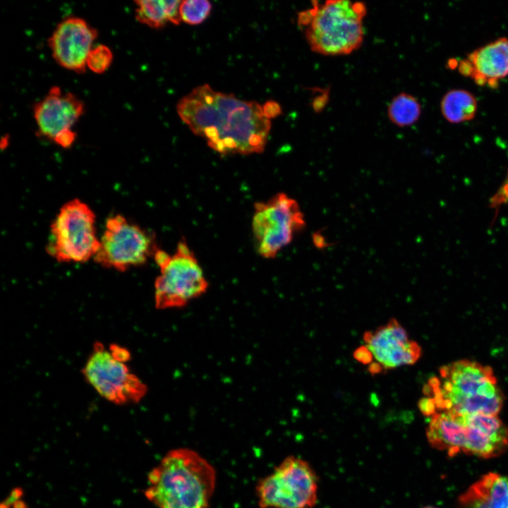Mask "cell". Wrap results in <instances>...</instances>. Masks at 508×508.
I'll list each match as a JSON object with an SVG mask.
<instances>
[{"label":"cell","mask_w":508,"mask_h":508,"mask_svg":"<svg viewBox=\"0 0 508 508\" xmlns=\"http://www.w3.org/2000/svg\"><path fill=\"white\" fill-rule=\"evenodd\" d=\"M181 120L213 150L223 155L264 151L271 122L262 106L214 91L207 85L194 88L176 104Z\"/></svg>","instance_id":"cell-1"},{"label":"cell","mask_w":508,"mask_h":508,"mask_svg":"<svg viewBox=\"0 0 508 508\" xmlns=\"http://www.w3.org/2000/svg\"><path fill=\"white\" fill-rule=\"evenodd\" d=\"M147 479L145 495L158 508H207L216 473L196 452L178 448L166 454Z\"/></svg>","instance_id":"cell-2"},{"label":"cell","mask_w":508,"mask_h":508,"mask_svg":"<svg viewBox=\"0 0 508 508\" xmlns=\"http://www.w3.org/2000/svg\"><path fill=\"white\" fill-rule=\"evenodd\" d=\"M440 375L424 389L432 394L437 413L497 416L501 411L504 397L490 366L464 359L442 367Z\"/></svg>","instance_id":"cell-3"},{"label":"cell","mask_w":508,"mask_h":508,"mask_svg":"<svg viewBox=\"0 0 508 508\" xmlns=\"http://www.w3.org/2000/svg\"><path fill=\"white\" fill-rule=\"evenodd\" d=\"M297 22L310 49L325 56L346 55L358 49L364 38L365 3L348 0L312 2Z\"/></svg>","instance_id":"cell-4"},{"label":"cell","mask_w":508,"mask_h":508,"mask_svg":"<svg viewBox=\"0 0 508 508\" xmlns=\"http://www.w3.org/2000/svg\"><path fill=\"white\" fill-rule=\"evenodd\" d=\"M160 268L155 282V302L158 309L177 308L204 294L208 288L203 271L184 241L169 255L162 250L154 253Z\"/></svg>","instance_id":"cell-5"},{"label":"cell","mask_w":508,"mask_h":508,"mask_svg":"<svg viewBox=\"0 0 508 508\" xmlns=\"http://www.w3.org/2000/svg\"><path fill=\"white\" fill-rule=\"evenodd\" d=\"M255 490L260 508H313L318 501V478L306 460L288 456L259 480Z\"/></svg>","instance_id":"cell-6"},{"label":"cell","mask_w":508,"mask_h":508,"mask_svg":"<svg viewBox=\"0 0 508 508\" xmlns=\"http://www.w3.org/2000/svg\"><path fill=\"white\" fill-rule=\"evenodd\" d=\"M95 215L78 199L65 203L51 225L47 252L60 262H85L100 246L95 230Z\"/></svg>","instance_id":"cell-7"},{"label":"cell","mask_w":508,"mask_h":508,"mask_svg":"<svg viewBox=\"0 0 508 508\" xmlns=\"http://www.w3.org/2000/svg\"><path fill=\"white\" fill-rule=\"evenodd\" d=\"M254 208L253 233L258 252L265 258H274L306 225L298 202L283 193Z\"/></svg>","instance_id":"cell-8"},{"label":"cell","mask_w":508,"mask_h":508,"mask_svg":"<svg viewBox=\"0 0 508 508\" xmlns=\"http://www.w3.org/2000/svg\"><path fill=\"white\" fill-rule=\"evenodd\" d=\"M82 373L102 397L115 404L137 403L147 394L146 385L126 362L117 359L99 342L94 344Z\"/></svg>","instance_id":"cell-9"},{"label":"cell","mask_w":508,"mask_h":508,"mask_svg":"<svg viewBox=\"0 0 508 508\" xmlns=\"http://www.w3.org/2000/svg\"><path fill=\"white\" fill-rule=\"evenodd\" d=\"M95 261L106 268L126 271L143 265L155 253L152 236L121 214L107 219Z\"/></svg>","instance_id":"cell-10"},{"label":"cell","mask_w":508,"mask_h":508,"mask_svg":"<svg viewBox=\"0 0 508 508\" xmlns=\"http://www.w3.org/2000/svg\"><path fill=\"white\" fill-rule=\"evenodd\" d=\"M84 111V103L76 95L64 92L59 86H53L46 96L34 105L37 133L61 147L68 148L77 136L73 127Z\"/></svg>","instance_id":"cell-11"},{"label":"cell","mask_w":508,"mask_h":508,"mask_svg":"<svg viewBox=\"0 0 508 508\" xmlns=\"http://www.w3.org/2000/svg\"><path fill=\"white\" fill-rule=\"evenodd\" d=\"M97 35V30L85 19L67 17L56 26L48 39V46L60 66L83 73L87 68V59Z\"/></svg>","instance_id":"cell-12"},{"label":"cell","mask_w":508,"mask_h":508,"mask_svg":"<svg viewBox=\"0 0 508 508\" xmlns=\"http://www.w3.org/2000/svg\"><path fill=\"white\" fill-rule=\"evenodd\" d=\"M459 415L461 425L456 438V454L488 458L507 448L508 428L497 416Z\"/></svg>","instance_id":"cell-13"},{"label":"cell","mask_w":508,"mask_h":508,"mask_svg":"<svg viewBox=\"0 0 508 508\" xmlns=\"http://www.w3.org/2000/svg\"><path fill=\"white\" fill-rule=\"evenodd\" d=\"M363 340L383 370L413 365L422 354L421 346L409 339L406 330L395 318L365 332Z\"/></svg>","instance_id":"cell-14"},{"label":"cell","mask_w":508,"mask_h":508,"mask_svg":"<svg viewBox=\"0 0 508 508\" xmlns=\"http://www.w3.org/2000/svg\"><path fill=\"white\" fill-rule=\"evenodd\" d=\"M455 66L477 85L496 88L508 75V39L501 37L476 49Z\"/></svg>","instance_id":"cell-15"},{"label":"cell","mask_w":508,"mask_h":508,"mask_svg":"<svg viewBox=\"0 0 508 508\" xmlns=\"http://www.w3.org/2000/svg\"><path fill=\"white\" fill-rule=\"evenodd\" d=\"M459 508H508V476H482L459 497Z\"/></svg>","instance_id":"cell-16"},{"label":"cell","mask_w":508,"mask_h":508,"mask_svg":"<svg viewBox=\"0 0 508 508\" xmlns=\"http://www.w3.org/2000/svg\"><path fill=\"white\" fill-rule=\"evenodd\" d=\"M440 108L447 121L459 123L473 119L477 111V101L468 91L452 90L442 97Z\"/></svg>","instance_id":"cell-17"},{"label":"cell","mask_w":508,"mask_h":508,"mask_svg":"<svg viewBox=\"0 0 508 508\" xmlns=\"http://www.w3.org/2000/svg\"><path fill=\"white\" fill-rule=\"evenodd\" d=\"M387 114L389 120L399 127L415 123L421 114V106L413 95L401 92L391 100Z\"/></svg>","instance_id":"cell-18"},{"label":"cell","mask_w":508,"mask_h":508,"mask_svg":"<svg viewBox=\"0 0 508 508\" xmlns=\"http://www.w3.org/2000/svg\"><path fill=\"white\" fill-rule=\"evenodd\" d=\"M134 3L135 18L140 23L158 29L169 22L167 0H138Z\"/></svg>","instance_id":"cell-19"},{"label":"cell","mask_w":508,"mask_h":508,"mask_svg":"<svg viewBox=\"0 0 508 508\" xmlns=\"http://www.w3.org/2000/svg\"><path fill=\"white\" fill-rule=\"evenodd\" d=\"M212 4L206 0L182 1L180 6L181 19L190 25L202 23L209 16Z\"/></svg>","instance_id":"cell-20"},{"label":"cell","mask_w":508,"mask_h":508,"mask_svg":"<svg viewBox=\"0 0 508 508\" xmlns=\"http://www.w3.org/2000/svg\"><path fill=\"white\" fill-rule=\"evenodd\" d=\"M113 61V53L111 49L104 44L93 47L87 59V68L95 73L102 74L106 72Z\"/></svg>","instance_id":"cell-21"},{"label":"cell","mask_w":508,"mask_h":508,"mask_svg":"<svg viewBox=\"0 0 508 508\" xmlns=\"http://www.w3.org/2000/svg\"><path fill=\"white\" fill-rule=\"evenodd\" d=\"M418 405L420 411L425 416L431 417L437 412L435 403L432 397L421 399Z\"/></svg>","instance_id":"cell-22"},{"label":"cell","mask_w":508,"mask_h":508,"mask_svg":"<svg viewBox=\"0 0 508 508\" xmlns=\"http://www.w3.org/2000/svg\"><path fill=\"white\" fill-rule=\"evenodd\" d=\"M353 357L363 364H370L374 360L371 351L365 345L357 348L353 352Z\"/></svg>","instance_id":"cell-23"},{"label":"cell","mask_w":508,"mask_h":508,"mask_svg":"<svg viewBox=\"0 0 508 508\" xmlns=\"http://www.w3.org/2000/svg\"><path fill=\"white\" fill-rule=\"evenodd\" d=\"M264 115L268 119H273L282 113L279 104L273 100H268L262 106Z\"/></svg>","instance_id":"cell-24"},{"label":"cell","mask_w":508,"mask_h":508,"mask_svg":"<svg viewBox=\"0 0 508 508\" xmlns=\"http://www.w3.org/2000/svg\"><path fill=\"white\" fill-rule=\"evenodd\" d=\"M368 370L370 373H371L373 375H374V374L381 373L383 370V369L378 363L373 361V363H371L370 364Z\"/></svg>","instance_id":"cell-25"},{"label":"cell","mask_w":508,"mask_h":508,"mask_svg":"<svg viewBox=\"0 0 508 508\" xmlns=\"http://www.w3.org/2000/svg\"><path fill=\"white\" fill-rule=\"evenodd\" d=\"M422 508H435V507L428 506V507H422Z\"/></svg>","instance_id":"cell-26"}]
</instances>
